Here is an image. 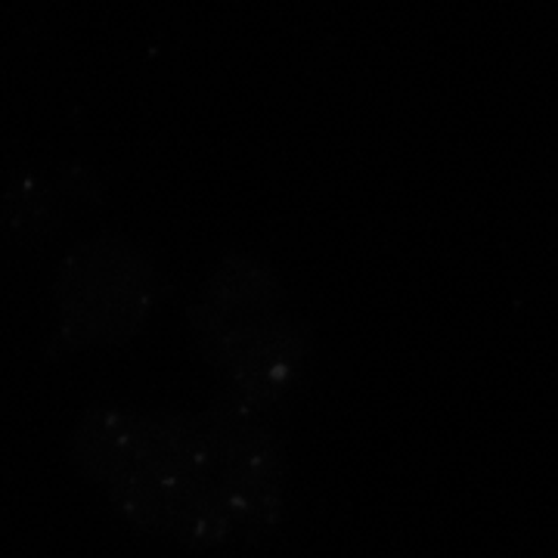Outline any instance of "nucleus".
Here are the masks:
<instances>
[{
  "mask_svg": "<svg viewBox=\"0 0 558 558\" xmlns=\"http://www.w3.org/2000/svg\"><path fill=\"white\" fill-rule=\"evenodd\" d=\"M87 472L137 519L220 534L267 519L279 494L277 462L236 416H180L100 407L75 435Z\"/></svg>",
  "mask_w": 558,
  "mask_h": 558,
  "instance_id": "nucleus-1",
  "label": "nucleus"
},
{
  "mask_svg": "<svg viewBox=\"0 0 558 558\" xmlns=\"http://www.w3.org/2000/svg\"><path fill=\"white\" fill-rule=\"evenodd\" d=\"M199 323L215 363L252 403L282 398L307 369L299 314L255 260L220 264L202 289Z\"/></svg>",
  "mask_w": 558,
  "mask_h": 558,
  "instance_id": "nucleus-2",
  "label": "nucleus"
},
{
  "mask_svg": "<svg viewBox=\"0 0 558 558\" xmlns=\"http://www.w3.org/2000/svg\"><path fill=\"white\" fill-rule=\"evenodd\" d=\"M156 304L153 264L131 242L100 240L75 252L57 282V326L75 351L134 336Z\"/></svg>",
  "mask_w": 558,
  "mask_h": 558,
  "instance_id": "nucleus-3",
  "label": "nucleus"
}]
</instances>
